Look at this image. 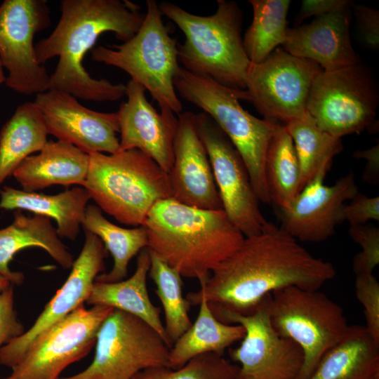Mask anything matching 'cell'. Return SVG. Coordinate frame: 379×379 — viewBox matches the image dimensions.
<instances>
[{
	"mask_svg": "<svg viewBox=\"0 0 379 379\" xmlns=\"http://www.w3.org/2000/svg\"><path fill=\"white\" fill-rule=\"evenodd\" d=\"M11 286H12L11 283L6 277L0 274V293L9 288Z\"/></svg>",
	"mask_w": 379,
	"mask_h": 379,
	"instance_id": "cell-42",
	"label": "cell"
},
{
	"mask_svg": "<svg viewBox=\"0 0 379 379\" xmlns=\"http://www.w3.org/2000/svg\"><path fill=\"white\" fill-rule=\"evenodd\" d=\"M60 4L61 16L54 30L34 46L36 60L42 65L53 57L59 58L50 75L48 89L85 100H119L125 95V85L93 78L83 60L104 32H113L122 42L132 38L145 13L126 0H62Z\"/></svg>",
	"mask_w": 379,
	"mask_h": 379,
	"instance_id": "cell-2",
	"label": "cell"
},
{
	"mask_svg": "<svg viewBox=\"0 0 379 379\" xmlns=\"http://www.w3.org/2000/svg\"><path fill=\"white\" fill-rule=\"evenodd\" d=\"M34 103L40 110L48 134L82 152L114 154L119 149L117 112L92 110L66 92L48 89L36 94Z\"/></svg>",
	"mask_w": 379,
	"mask_h": 379,
	"instance_id": "cell-17",
	"label": "cell"
},
{
	"mask_svg": "<svg viewBox=\"0 0 379 379\" xmlns=\"http://www.w3.org/2000/svg\"><path fill=\"white\" fill-rule=\"evenodd\" d=\"M239 366L230 363L222 355L208 352L191 359L182 367L147 368L131 379H237Z\"/></svg>",
	"mask_w": 379,
	"mask_h": 379,
	"instance_id": "cell-34",
	"label": "cell"
},
{
	"mask_svg": "<svg viewBox=\"0 0 379 379\" xmlns=\"http://www.w3.org/2000/svg\"><path fill=\"white\" fill-rule=\"evenodd\" d=\"M84 246L74 260L63 285L46 305L32 327L0 349V364L12 368L26 354L34 340L87 300L95 278L105 270L107 251L95 234L84 230Z\"/></svg>",
	"mask_w": 379,
	"mask_h": 379,
	"instance_id": "cell-16",
	"label": "cell"
},
{
	"mask_svg": "<svg viewBox=\"0 0 379 379\" xmlns=\"http://www.w3.org/2000/svg\"><path fill=\"white\" fill-rule=\"evenodd\" d=\"M93 361L75 375L58 379H131L147 368L168 367L170 347L147 324L114 309L100 326Z\"/></svg>",
	"mask_w": 379,
	"mask_h": 379,
	"instance_id": "cell-9",
	"label": "cell"
},
{
	"mask_svg": "<svg viewBox=\"0 0 379 379\" xmlns=\"http://www.w3.org/2000/svg\"><path fill=\"white\" fill-rule=\"evenodd\" d=\"M194 121L211 162L222 210L245 237L259 234L267 221L240 154L208 114H194Z\"/></svg>",
	"mask_w": 379,
	"mask_h": 379,
	"instance_id": "cell-15",
	"label": "cell"
},
{
	"mask_svg": "<svg viewBox=\"0 0 379 379\" xmlns=\"http://www.w3.org/2000/svg\"><path fill=\"white\" fill-rule=\"evenodd\" d=\"M149 266V252L146 247L138 253L136 269L131 277L112 283L94 282L86 302L92 306H109L140 319L171 348L172 345L160 318V310L148 295L147 277Z\"/></svg>",
	"mask_w": 379,
	"mask_h": 379,
	"instance_id": "cell-25",
	"label": "cell"
},
{
	"mask_svg": "<svg viewBox=\"0 0 379 379\" xmlns=\"http://www.w3.org/2000/svg\"><path fill=\"white\" fill-rule=\"evenodd\" d=\"M350 7L315 18L310 24L288 28L283 49L312 60L324 71L359 63L350 41Z\"/></svg>",
	"mask_w": 379,
	"mask_h": 379,
	"instance_id": "cell-21",
	"label": "cell"
},
{
	"mask_svg": "<svg viewBox=\"0 0 379 379\" xmlns=\"http://www.w3.org/2000/svg\"><path fill=\"white\" fill-rule=\"evenodd\" d=\"M142 225L147 248L182 277L198 281L208 278L245 237L222 209L195 208L173 198L157 202Z\"/></svg>",
	"mask_w": 379,
	"mask_h": 379,
	"instance_id": "cell-3",
	"label": "cell"
},
{
	"mask_svg": "<svg viewBox=\"0 0 379 379\" xmlns=\"http://www.w3.org/2000/svg\"><path fill=\"white\" fill-rule=\"evenodd\" d=\"M186 299L190 305H199V310L194 323L170 348L168 367L173 369L182 367L201 354L213 352L223 356L227 348L245 335L241 325L223 323L215 317L200 289L188 293Z\"/></svg>",
	"mask_w": 379,
	"mask_h": 379,
	"instance_id": "cell-24",
	"label": "cell"
},
{
	"mask_svg": "<svg viewBox=\"0 0 379 379\" xmlns=\"http://www.w3.org/2000/svg\"><path fill=\"white\" fill-rule=\"evenodd\" d=\"M50 24L45 0H5L0 6V60L13 91L36 95L48 90L50 75L36 60L33 39Z\"/></svg>",
	"mask_w": 379,
	"mask_h": 379,
	"instance_id": "cell-13",
	"label": "cell"
},
{
	"mask_svg": "<svg viewBox=\"0 0 379 379\" xmlns=\"http://www.w3.org/2000/svg\"><path fill=\"white\" fill-rule=\"evenodd\" d=\"M0 208L25 210L54 219L58 237L72 241L79 235L91 199L82 186L56 194L29 192L4 186L0 190Z\"/></svg>",
	"mask_w": 379,
	"mask_h": 379,
	"instance_id": "cell-26",
	"label": "cell"
},
{
	"mask_svg": "<svg viewBox=\"0 0 379 379\" xmlns=\"http://www.w3.org/2000/svg\"><path fill=\"white\" fill-rule=\"evenodd\" d=\"M114 308L80 305L43 332L5 379H58L95 345L98 330Z\"/></svg>",
	"mask_w": 379,
	"mask_h": 379,
	"instance_id": "cell-12",
	"label": "cell"
},
{
	"mask_svg": "<svg viewBox=\"0 0 379 379\" xmlns=\"http://www.w3.org/2000/svg\"><path fill=\"white\" fill-rule=\"evenodd\" d=\"M378 101L375 81L371 72L358 63L322 70L312 83L307 111L320 129L341 139L372 126Z\"/></svg>",
	"mask_w": 379,
	"mask_h": 379,
	"instance_id": "cell-10",
	"label": "cell"
},
{
	"mask_svg": "<svg viewBox=\"0 0 379 379\" xmlns=\"http://www.w3.org/2000/svg\"><path fill=\"white\" fill-rule=\"evenodd\" d=\"M352 4V2L347 0H303L295 21L297 23L301 22L307 18H317L349 8Z\"/></svg>",
	"mask_w": 379,
	"mask_h": 379,
	"instance_id": "cell-40",
	"label": "cell"
},
{
	"mask_svg": "<svg viewBox=\"0 0 379 379\" xmlns=\"http://www.w3.org/2000/svg\"><path fill=\"white\" fill-rule=\"evenodd\" d=\"M14 307L13 285L0 293V349L24 333Z\"/></svg>",
	"mask_w": 379,
	"mask_h": 379,
	"instance_id": "cell-38",
	"label": "cell"
},
{
	"mask_svg": "<svg viewBox=\"0 0 379 379\" xmlns=\"http://www.w3.org/2000/svg\"><path fill=\"white\" fill-rule=\"evenodd\" d=\"M29 247L44 249L65 270L71 269L74 262L72 254L60 240L51 218L38 214L27 216L17 211L13 222L0 230V274L12 285H21L25 276L11 270L9 264L18 252Z\"/></svg>",
	"mask_w": 379,
	"mask_h": 379,
	"instance_id": "cell-23",
	"label": "cell"
},
{
	"mask_svg": "<svg viewBox=\"0 0 379 379\" xmlns=\"http://www.w3.org/2000/svg\"><path fill=\"white\" fill-rule=\"evenodd\" d=\"M265 173L270 202L275 208L287 207L303 188L293 140L280 123L277 124L267 147Z\"/></svg>",
	"mask_w": 379,
	"mask_h": 379,
	"instance_id": "cell-30",
	"label": "cell"
},
{
	"mask_svg": "<svg viewBox=\"0 0 379 379\" xmlns=\"http://www.w3.org/2000/svg\"><path fill=\"white\" fill-rule=\"evenodd\" d=\"M44 117L33 102L19 105L0 132V185L20 164L47 143Z\"/></svg>",
	"mask_w": 379,
	"mask_h": 379,
	"instance_id": "cell-28",
	"label": "cell"
},
{
	"mask_svg": "<svg viewBox=\"0 0 379 379\" xmlns=\"http://www.w3.org/2000/svg\"><path fill=\"white\" fill-rule=\"evenodd\" d=\"M3 66L0 60V85L6 81V77L4 76V72H3Z\"/></svg>",
	"mask_w": 379,
	"mask_h": 379,
	"instance_id": "cell-43",
	"label": "cell"
},
{
	"mask_svg": "<svg viewBox=\"0 0 379 379\" xmlns=\"http://www.w3.org/2000/svg\"><path fill=\"white\" fill-rule=\"evenodd\" d=\"M211 274L199 282L211 311L246 315L274 291L289 286L319 290L336 271L267 221L259 234L244 237Z\"/></svg>",
	"mask_w": 379,
	"mask_h": 379,
	"instance_id": "cell-1",
	"label": "cell"
},
{
	"mask_svg": "<svg viewBox=\"0 0 379 379\" xmlns=\"http://www.w3.org/2000/svg\"><path fill=\"white\" fill-rule=\"evenodd\" d=\"M354 14L363 42L371 49H378L379 47L378 10L364 5H357L354 6Z\"/></svg>",
	"mask_w": 379,
	"mask_h": 379,
	"instance_id": "cell-39",
	"label": "cell"
},
{
	"mask_svg": "<svg viewBox=\"0 0 379 379\" xmlns=\"http://www.w3.org/2000/svg\"><path fill=\"white\" fill-rule=\"evenodd\" d=\"M253 16L246 29L243 44L251 62L265 60L286 37L289 0H250Z\"/></svg>",
	"mask_w": 379,
	"mask_h": 379,
	"instance_id": "cell-32",
	"label": "cell"
},
{
	"mask_svg": "<svg viewBox=\"0 0 379 379\" xmlns=\"http://www.w3.org/2000/svg\"><path fill=\"white\" fill-rule=\"evenodd\" d=\"M316 62L277 48L265 60L251 64L246 90L239 100L251 102L265 119L285 124L307 112L312 83L322 71Z\"/></svg>",
	"mask_w": 379,
	"mask_h": 379,
	"instance_id": "cell-11",
	"label": "cell"
},
{
	"mask_svg": "<svg viewBox=\"0 0 379 379\" xmlns=\"http://www.w3.org/2000/svg\"><path fill=\"white\" fill-rule=\"evenodd\" d=\"M83 187L102 211L133 227L143 225L157 202L172 197L168 174L136 149L90 154Z\"/></svg>",
	"mask_w": 379,
	"mask_h": 379,
	"instance_id": "cell-5",
	"label": "cell"
},
{
	"mask_svg": "<svg viewBox=\"0 0 379 379\" xmlns=\"http://www.w3.org/2000/svg\"><path fill=\"white\" fill-rule=\"evenodd\" d=\"M146 4L144 21L132 38L120 45L94 47L91 58L126 72L150 93L161 110L180 114L182 105L173 84L180 67L178 43L164 23L159 4L147 0Z\"/></svg>",
	"mask_w": 379,
	"mask_h": 379,
	"instance_id": "cell-7",
	"label": "cell"
},
{
	"mask_svg": "<svg viewBox=\"0 0 379 379\" xmlns=\"http://www.w3.org/2000/svg\"><path fill=\"white\" fill-rule=\"evenodd\" d=\"M283 125L294 144L302 187L317 176L326 177L333 158L343 150L341 139L320 129L307 111Z\"/></svg>",
	"mask_w": 379,
	"mask_h": 379,
	"instance_id": "cell-31",
	"label": "cell"
},
{
	"mask_svg": "<svg viewBox=\"0 0 379 379\" xmlns=\"http://www.w3.org/2000/svg\"><path fill=\"white\" fill-rule=\"evenodd\" d=\"M348 233L351 239L361 248L352 261V270L355 275L373 273L379 264V229L377 227L361 225H350Z\"/></svg>",
	"mask_w": 379,
	"mask_h": 379,
	"instance_id": "cell-35",
	"label": "cell"
},
{
	"mask_svg": "<svg viewBox=\"0 0 379 379\" xmlns=\"http://www.w3.org/2000/svg\"><path fill=\"white\" fill-rule=\"evenodd\" d=\"M88 165L89 154L68 142L51 140L37 154L27 157L13 176L29 192L55 185L83 187Z\"/></svg>",
	"mask_w": 379,
	"mask_h": 379,
	"instance_id": "cell-22",
	"label": "cell"
},
{
	"mask_svg": "<svg viewBox=\"0 0 379 379\" xmlns=\"http://www.w3.org/2000/svg\"><path fill=\"white\" fill-rule=\"evenodd\" d=\"M185 36L178 44V62L188 72L233 90H246L251 65L241 36L242 11L237 2L218 0L207 16L191 13L168 1L159 4Z\"/></svg>",
	"mask_w": 379,
	"mask_h": 379,
	"instance_id": "cell-4",
	"label": "cell"
},
{
	"mask_svg": "<svg viewBox=\"0 0 379 379\" xmlns=\"http://www.w3.org/2000/svg\"><path fill=\"white\" fill-rule=\"evenodd\" d=\"M308 379H379V343L365 326L350 325Z\"/></svg>",
	"mask_w": 379,
	"mask_h": 379,
	"instance_id": "cell-27",
	"label": "cell"
},
{
	"mask_svg": "<svg viewBox=\"0 0 379 379\" xmlns=\"http://www.w3.org/2000/svg\"><path fill=\"white\" fill-rule=\"evenodd\" d=\"M81 227L100 239L114 260L112 270L98 274L95 282L124 280L131 260L148 246V236L143 225L130 229L119 227L109 221L97 205L86 206Z\"/></svg>",
	"mask_w": 379,
	"mask_h": 379,
	"instance_id": "cell-29",
	"label": "cell"
},
{
	"mask_svg": "<svg viewBox=\"0 0 379 379\" xmlns=\"http://www.w3.org/2000/svg\"><path fill=\"white\" fill-rule=\"evenodd\" d=\"M173 84L185 100L201 109L227 135L240 154L260 202L270 204L265 164L278 122L251 114L239 103L236 90L194 74L180 67Z\"/></svg>",
	"mask_w": 379,
	"mask_h": 379,
	"instance_id": "cell-6",
	"label": "cell"
},
{
	"mask_svg": "<svg viewBox=\"0 0 379 379\" xmlns=\"http://www.w3.org/2000/svg\"><path fill=\"white\" fill-rule=\"evenodd\" d=\"M355 293L364 307L367 331L379 343V283L373 273L356 274Z\"/></svg>",
	"mask_w": 379,
	"mask_h": 379,
	"instance_id": "cell-36",
	"label": "cell"
},
{
	"mask_svg": "<svg viewBox=\"0 0 379 379\" xmlns=\"http://www.w3.org/2000/svg\"><path fill=\"white\" fill-rule=\"evenodd\" d=\"M173 164L168 173L172 197L187 206L221 210L222 205L211 162L194 121V114H178Z\"/></svg>",
	"mask_w": 379,
	"mask_h": 379,
	"instance_id": "cell-20",
	"label": "cell"
},
{
	"mask_svg": "<svg viewBox=\"0 0 379 379\" xmlns=\"http://www.w3.org/2000/svg\"><path fill=\"white\" fill-rule=\"evenodd\" d=\"M149 252L148 274L156 285L155 293L164 312V328L173 345L192 324L188 314L191 305L182 295L180 272L154 251L149 249Z\"/></svg>",
	"mask_w": 379,
	"mask_h": 379,
	"instance_id": "cell-33",
	"label": "cell"
},
{
	"mask_svg": "<svg viewBox=\"0 0 379 379\" xmlns=\"http://www.w3.org/2000/svg\"><path fill=\"white\" fill-rule=\"evenodd\" d=\"M357 159H365L367 163L363 179L369 184L378 183L379 180V145L372 146L365 150H358L353 154Z\"/></svg>",
	"mask_w": 379,
	"mask_h": 379,
	"instance_id": "cell-41",
	"label": "cell"
},
{
	"mask_svg": "<svg viewBox=\"0 0 379 379\" xmlns=\"http://www.w3.org/2000/svg\"><path fill=\"white\" fill-rule=\"evenodd\" d=\"M371 220H379V197H368L358 192L343 206L340 222H347L350 226L361 225Z\"/></svg>",
	"mask_w": 379,
	"mask_h": 379,
	"instance_id": "cell-37",
	"label": "cell"
},
{
	"mask_svg": "<svg viewBox=\"0 0 379 379\" xmlns=\"http://www.w3.org/2000/svg\"><path fill=\"white\" fill-rule=\"evenodd\" d=\"M319 175L308 182L286 208H276L280 227L298 241L319 243L332 237L341 210L358 192L352 173L332 185Z\"/></svg>",
	"mask_w": 379,
	"mask_h": 379,
	"instance_id": "cell-18",
	"label": "cell"
},
{
	"mask_svg": "<svg viewBox=\"0 0 379 379\" xmlns=\"http://www.w3.org/2000/svg\"><path fill=\"white\" fill-rule=\"evenodd\" d=\"M123 102L117 112L119 123V151L138 149L152 158L166 173L173 164V143L178 119L171 109L160 113L148 102L145 88L127 82Z\"/></svg>",
	"mask_w": 379,
	"mask_h": 379,
	"instance_id": "cell-19",
	"label": "cell"
},
{
	"mask_svg": "<svg viewBox=\"0 0 379 379\" xmlns=\"http://www.w3.org/2000/svg\"><path fill=\"white\" fill-rule=\"evenodd\" d=\"M267 303L274 329L304 354L296 379H308L324 354L347 333L350 325L343 309L319 290L296 286L272 292Z\"/></svg>",
	"mask_w": 379,
	"mask_h": 379,
	"instance_id": "cell-8",
	"label": "cell"
},
{
	"mask_svg": "<svg viewBox=\"0 0 379 379\" xmlns=\"http://www.w3.org/2000/svg\"><path fill=\"white\" fill-rule=\"evenodd\" d=\"M267 296L249 314L213 312L220 321L240 324L245 329L241 344L229 349L230 358L240 364L237 379H296L302 368L301 348L273 327Z\"/></svg>",
	"mask_w": 379,
	"mask_h": 379,
	"instance_id": "cell-14",
	"label": "cell"
}]
</instances>
